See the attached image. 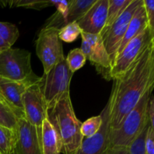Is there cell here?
I'll use <instances>...</instances> for the list:
<instances>
[{"mask_svg":"<svg viewBox=\"0 0 154 154\" xmlns=\"http://www.w3.org/2000/svg\"><path fill=\"white\" fill-rule=\"evenodd\" d=\"M145 154H154V128L149 124L145 137Z\"/></svg>","mask_w":154,"mask_h":154,"instance_id":"obj_28","label":"cell"},{"mask_svg":"<svg viewBox=\"0 0 154 154\" xmlns=\"http://www.w3.org/2000/svg\"><path fill=\"white\" fill-rule=\"evenodd\" d=\"M81 49L86 59L95 66L98 73L106 81H111L112 63L104 46L100 34L95 35L81 32Z\"/></svg>","mask_w":154,"mask_h":154,"instance_id":"obj_7","label":"cell"},{"mask_svg":"<svg viewBox=\"0 0 154 154\" xmlns=\"http://www.w3.org/2000/svg\"><path fill=\"white\" fill-rule=\"evenodd\" d=\"M19 118L14 110L8 105L0 101V126L16 131Z\"/></svg>","mask_w":154,"mask_h":154,"instance_id":"obj_20","label":"cell"},{"mask_svg":"<svg viewBox=\"0 0 154 154\" xmlns=\"http://www.w3.org/2000/svg\"><path fill=\"white\" fill-rule=\"evenodd\" d=\"M149 124L150 123H148V124L143 129L140 135L130 144V146L129 147L130 154H145L144 143H145V137Z\"/></svg>","mask_w":154,"mask_h":154,"instance_id":"obj_26","label":"cell"},{"mask_svg":"<svg viewBox=\"0 0 154 154\" xmlns=\"http://www.w3.org/2000/svg\"><path fill=\"white\" fill-rule=\"evenodd\" d=\"M132 0H108V8L107 20L103 29L100 35L105 32L119 18L123 11L131 3Z\"/></svg>","mask_w":154,"mask_h":154,"instance_id":"obj_18","label":"cell"},{"mask_svg":"<svg viewBox=\"0 0 154 154\" xmlns=\"http://www.w3.org/2000/svg\"><path fill=\"white\" fill-rule=\"evenodd\" d=\"M59 30L55 28L41 29L35 42L36 54L47 74L56 64L65 59L63 45L59 38Z\"/></svg>","mask_w":154,"mask_h":154,"instance_id":"obj_6","label":"cell"},{"mask_svg":"<svg viewBox=\"0 0 154 154\" xmlns=\"http://www.w3.org/2000/svg\"><path fill=\"white\" fill-rule=\"evenodd\" d=\"M102 124V117L101 114L87 119L81 124V132L84 138H90L94 135L100 129Z\"/></svg>","mask_w":154,"mask_h":154,"instance_id":"obj_24","label":"cell"},{"mask_svg":"<svg viewBox=\"0 0 154 154\" xmlns=\"http://www.w3.org/2000/svg\"><path fill=\"white\" fill-rule=\"evenodd\" d=\"M96 0H71L66 19V25L79 20Z\"/></svg>","mask_w":154,"mask_h":154,"instance_id":"obj_17","label":"cell"},{"mask_svg":"<svg viewBox=\"0 0 154 154\" xmlns=\"http://www.w3.org/2000/svg\"><path fill=\"white\" fill-rule=\"evenodd\" d=\"M73 75L65 58L41 77V90L48 110L56 105L65 95L70 93V84Z\"/></svg>","mask_w":154,"mask_h":154,"instance_id":"obj_5","label":"cell"},{"mask_svg":"<svg viewBox=\"0 0 154 154\" xmlns=\"http://www.w3.org/2000/svg\"><path fill=\"white\" fill-rule=\"evenodd\" d=\"M70 1H53V0H51V5L54 6L57 8V11L60 12L64 17L65 25H66V19L69 6L70 5Z\"/></svg>","mask_w":154,"mask_h":154,"instance_id":"obj_29","label":"cell"},{"mask_svg":"<svg viewBox=\"0 0 154 154\" xmlns=\"http://www.w3.org/2000/svg\"><path fill=\"white\" fill-rule=\"evenodd\" d=\"M142 3L143 0H132L130 4L119 17L118 19L111 25L109 29L100 35L103 41L104 46L109 55L112 64L115 60L117 50L126 34L128 26L135 11Z\"/></svg>","mask_w":154,"mask_h":154,"instance_id":"obj_9","label":"cell"},{"mask_svg":"<svg viewBox=\"0 0 154 154\" xmlns=\"http://www.w3.org/2000/svg\"><path fill=\"white\" fill-rule=\"evenodd\" d=\"M105 154H130L129 147H118V148L109 149Z\"/></svg>","mask_w":154,"mask_h":154,"instance_id":"obj_31","label":"cell"},{"mask_svg":"<svg viewBox=\"0 0 154 154\" xmlns=\"http://www.w3.org/2000/svg\"><path fill=\"white\" fill-rule=\"evenodd\" d=\"M66 60L69 70L74 74L85 65L87 59L81 48H75L69 53Z\"/></svg>","mask_w":154,"mask_h":154,"instance_id":"obj_21","label":"cell"},{"mask_svg":"<svg viewBox=\"0 0 154 154\" xmlns=\"http://www.w3.org/2000/svg\"><path fill=\"white\" fill-rule=\"evenodd\" d=\"M0 78L14 81H37L33 72L31 53L20 48H8L0 53Z\"/></svg>","mask_w":154,"mask_h":154,"instance_id":"obj_4","label":"cell"},{"mask_svg":"<svg viewBox=\"0 0 154 154\" xmlns=\"http://www.w3.org/2000/svg\"><path fill=\"white\" fill-rule=\"evenodd\" d=\"M0 36L11 47L19 38V30L14 24L0 22Z\"/></svg>","mask_w":154,"mask_h":154,"instance_id":"obj_23","label":"cell"},{"mask_svg":"<svg viewBox=\"0 0 154 154\" xmlns=\"http://www.w3.org/2000/svg\"><path fill=\"white\" fill-rule=\"evenodd\" d=\"M48 120L57 135L60 153H76L84 138L81 132L82 123L76 117L70 93L48 110Z\"/></svg>","mask_w":154,"mask_h":154,"instance_id":"obj_2","label":"cell"},{"mask_svg":"<svg viewBox=\"0 0 154 154\" xmlns=\"http://www.w3.org/2000/svg\"><path fill=\"white\" fill-rule=\"evenodd\" d=\"M153 87L147 90L118 129L111 131L108 150L118 147H129L148 124L147 108Z\"/></svg>","mask_w":154,"mask_h":154,"instance_id":"obj_3","label":"cell"},{"mask_svg":"<svg viewBox=\"0 0 154 154\" xmlns=\"http://www.w3.org/2000/svg\"><path fill=\"white\" fill-rule=\"evenodd\" d=\"M147 26H148V23H147L145 9H144V1H143L142 4L135 11V14H134L133 17H132V20H131L130 23L128 26L126 34H125L121 44H120V47L117 50L116 57L121 53V51L124 49L126 45L131 40H132L134 38L138 35L141 32H142Z\"/></svg>","mask_w":154,"mask_h":154,"instance_id":"obj_15","label":"cell"},{"mask_svg":"<svg viewBox=\"0 0 154 154\" xmlns=\"http://www.w3.org/2000/svg\"><path fill=\"white\" fill-rule=\"evenodd\" d=\"M147 115H148L149 123L150 126L154 128V96L152 93L149 100L148 108H147Z\"/></svg>","mask_w":154,"mask_h":154,"instance_id":"obj_30","label":"cell"},{"mask_svg":"<svg viewBox=\"0 0 154 154\" xmlns=\"http://www.w3.org/2000/svg\"><path fill=\"white\" fill-rule=\"evenodd\" d=\"M39 81H14L0 78V92L19 119L25 118L22 102L23 95L29 86Z\"/></svg>","mask_w":154,"mask_h":154,"instance_id":"obj_13","label":"cell"},{"mask_svg":"<svg viewBox=\"0 0 154 154\" xmlns=\"http://www.w3.org/2000/svg\"><path fill=\"white\" fill-rule=\"evenodd\" d=\"M16 135L15 154H43L35 127L25 118L18 120Z\"/></svg>","mask_w":154,"mask_h":154,"instance_id":"obj_12","label":"cell"},{"mask_svg":"<svg viewBox=\"0 0 154 154\" xmlns=\"http://www.w3.org/2000/svg\"><path fill=\"white\" fill-rule=\"evenodd\" d=\"M41 144L43 154H60L57 135L48 118L42 123Z\"/></svg>","mask_w":154,"mask_h":154,"instance_id":"obj_16","label":"cell"},{"mask_svg":"<svg viewBox=\"0 0 154 154\" xmlns=\"http://www.w3.org/2000/svg\"><path fill=\"white\" fill-rule=\"evenodd\" d=\"M14 154H15V153H14Z\"/></svg>","mask_w":154,"mask_h":154,"instance_id":"obj_34","label":"cell"},{"mask_svg":"<svg viewBox=\"0 0 154 154\" xmlns=\"http://www.w3.org/2000/svg\"><path fill=\"white\" fill-rule=\"evenodd\" d=\"M110 103V127L114 131L147 90L154 87V41L129 69L113 80Z\"/></svg>","mask_w":154,"mask_h":154,"instance_id":"obj_1","label":"cell"},{"mask_svg":"<svg viewBox=\"0 0 154 154\" xmlns=\"http://www.w3.org/2000/svg\"><path fill=\"white\" fill-rule=\"evenodd\" d=\"M11 48V47L8 44L6 43V42H5L2 38L1 36H0V53H2V51H4L5 50H7V49H8V48Z\"/></svg>","mask_w":154,"mask_h":154,"instance_id":"obj_32","label":"cell"},{"mask_svg":"<svg viewBox=\"0 0 154 154\" xmlns=\"http://www.w3.org/2000/svg\"><path fill=\"white\" fill-rule=\"evenodd\" d=\"M81 29L77 23V22L70 23L59 30L58 36L60 41H63L66 43L74 42L78 36L81 35Z\"/></svg>","mask_w":154,"mask_h":154,"instance_id":"obj_22","label":"cell"},{"mask_svg":"<svg viewBox=\"0 0 154 154\" xmlns=\"http://www.w3.org/2000/svg\"><path fill=\"white\" fill-rule=\"evenodd\" d=\"M110 103L108 101L101 112L102 124L99 130L90 138L83 140L79 150L75 154H105L109 146L110 127Z\"/></svg>","mask_w":154,"mask_h":154,"instance_id":"obj_11","label":"cell"},{"mask_svg":"<svg viewBox=\"0 0 154 154\" xmlns=\"http://www.w3.org/2000/svg\"><path fill=\"white\" fill-rule=\"evenodd\" d=\"M108 8V0H96L85 14L77 21L82 32L100 34L106 22Z\"/></svg>","mask_w":154,"mask_h":154,"instance_id":"obj_14","label":"cell"},{"mask_svg":"<svg viewBox=\"0 0 154 154\" xmlns=\"http://www.w3.org/2000/svg\"><path fill=\"white\" fill-rule=\"evenodd\" d=\"M154 41V32L147 26L142 32L131 40L120 54L116 57L111 71V80L123 75L129 66L139 57L152 42Z\"/></svg>","mask_w":154,"mask_h":154,"instance_id":"obj_8","label":"cell"},{"mask_svg":"<svg viewBox=\"0 0 154 154\" xmlns=\"http://www.w3.org/2000/svg\"><path fill=\"white\" fill-rule=\"evenodd\" d=\"M16 131L0 126V154H14V153Z\"/></svg>","mask_w":154,"mask_h":154,"instance_id":"obj_19","label":"cell"},{"mask_svg":"<svg viewBox=\"0 0 154 154\" xmlns=\"http://www.w3.org/2000/svg\"><path fill=\"white\" fill-rule=\"evenodd\" d=\"M40 81L26 89L22 96V102L25 119L35 127L41 141L42 123L48 118V108L41 90Z\"/></svg>","mask_w":154,"mask_h":154,"instance_id":"obj_10","label":"cell"},{"mask_svg":"<svg viewBox=\"0 0 154 154\" xmlns=\"http://www.w3.org/2000/svg\"><path fill=\"white\" fill-rule=\"evenodd\" d=\"M147 16L148 27L152 32H154V1L153 0H143Z\"/></svg>","mask_w":154,"mask_h":154,"instance_id":"obj_27","label":"cell"},{"mask_svg":"<svg viewBox=\"0 0 154 154\" xmlns=\"http://www.w3.org/2000/svg\"><path fill=\"white\" fill-rule=\"evenodd\" d=\"M10 5V6L14 7H23L26 8L35 9V10H42L47 7L51 5V0L48 1H35V0H17V1L6 2Z\"/></svg>","mask_w":154,"mask_h":154,"instance_id":"obj_25","label":"cell"},{"mask_svg":"<svg viewBox=\"0 0 154 154\" xmlns=\"http://www.w3.org/2000/svg\"><path fill=\"white\" fill-rule=\"evenodd\" d=\"M0 101H1V102H5V103H7V102H6V101L5 100L4 97L2 96V95L1 92H0Z\"/></svg>","mask_w":154,"mask_h":154,"instance_id":"obj_33","label":"cell"}]
</instances>
